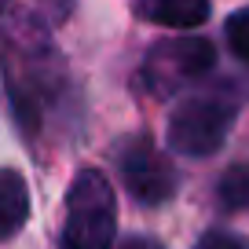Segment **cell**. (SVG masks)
<instances>
[{
	"mask_svg": "<svg viewBox=\"0 0 249 249\" xmlns=\"http://www.w3.org/2000/svg\"><path fill=\"white\" fill-rule=\"evenodd\" d=\"M117 227L114 187L99 169H81L66 191L62 249H110Z\"/></svg>",
	"mask_w": 249,
	"mask_h": 249,
	"instance_id": "1",
	"label": "cell"
},
{
	"mask_svg": "<svg viewBox=\"0 0 249 249\" xmlns=\"http://www.w3.org/2000/svg\"><path fill=\"white\" fill-rule=\"evenodd\" d=\"M234 103L220 95H195L183 99L169 117V147L187 158H209L224 147L234 124Z\"/></svg>",
	"mask_w": 249,
	"mask_h": 249,
	"instance_id": "2",
	"label": "cell"
},
{
	"mask_svg": "<svg viewBox=\"0 0 249 249\" xmlns=\"http://www.w3.org/2000/svg\"><path fill=\"white\" fill-rule=\"evenodd\" d=\"M216 48L202 37H172L158 40L143 59V81L154 95H172L176 88L198 81L202 73L213 70Z\"/></svg>",
	"mask_w": 249,
	"mask_h": 249,
	"instance_id": "3",
	"label": "cell"
},
{
	"mask_svg": "<svg viewBox=\"0 0 249 249\" xmlns=\"http://www.w3.org/2000/svg\"><path fill=\"white\" fill-rule=\"evenodd\" d=\"M117 169H121L124 191L136 198L140 205H165L179 187L176 169L169 165V158L154 147L150 140H128L117 150Z\"/></svg>",
	"mask_w": 249,
	"mask_h": 249,
	"instance_id": "4",
	"label": "cell"
},
{
	"mask_svg": "<svg viewBox=\"0 0 249 249\" xmlns=\"http://www.w3.org/2000/svg\"><path fill=\"white\" fill-rule=\"evenodd\" d=\"M132 11L158 26H198L209 18V0H132Z\"/></svg>",
	"mask_w": 249,
	"mask_h": 249,
	"instance_id": "5",
	"label": "cell"
},
{
	"mask_svg": "<svg viewBox=\"0 0 249 249\" xmlns=\"http://www.w3.org/2000/svg\"><path fill=\"white\" fill-rule=\"evenodd\" d=\"M0 213H4V238H15L30 216V195L15 169H4V176H0Z\"/></svg>",
	"mask_w": 249,
	"mask_h": 249,
	"instance_id": "6",
	"label": "cell"
},
{
	"mask_svg": "<svg viewBox=\"0 0 249 249\" xmlns=\"http://www.w3.org/2000/svg\"><path fill=\"white\" fill-rule=\"evenodd\" d=\"M216 202L227 213H249V161L231 165L216 183Z\"/></svg>",
	"mask_w": 249,
	"mask_h": 249,
	"instance_id": "7",
	"label": "cell"
},
{
	"mask_svg": "<svg viewBox=\"0 0 249 249\" xmlns=\"http://www.w3.org/2000/svg\"><path fill=\"white\" fill-rule=\"evenodd\" d=\"M227 40H231V52L238 55L242 62H249V8L234 11L227 18Z\"/></svg>",
	"mask_w": 249,
	"mask_h": 249,
	"instance_id": "8",
	"label": "cell"
},
{
	"mask_svg": "<svg viewBox=\"0 0 249 249\" xmlns=\"http://www.w3.org/2000/svg\"><path fill=\"white\" fill-rule=\"evenodd\" d=\"M195 249H249V238L231 234V231H205Z\"/></svg>",
	"mask_w": 249,
	"mask_h": 249,
	"instance_id": "9",
	"label": "cell"
},
{
	"mask_svg": "<svg viewBox=\"0 0 249 249\" xmlns=\"http://www.w3.org/2000/svg\"><path fill=\"white\" fill-rule=\"evenodd\" d=\"M117 249H165L161 242H154V238H143V234H136V238H124Z\"/></svg>",
	"mask_w": 249,
	"mask_h": 249,
	"instance_id": "10",
	"label": "cell"
}]
</instances>
